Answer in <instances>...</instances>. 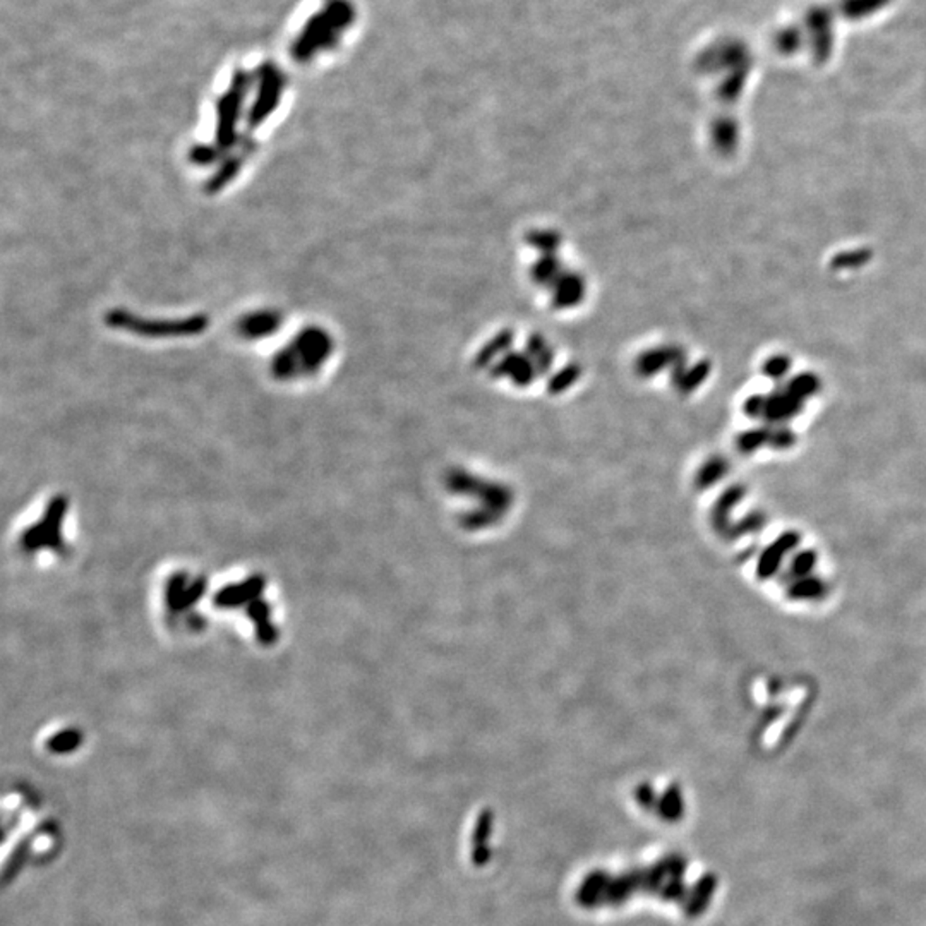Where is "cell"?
Here are the masks:
<instances>
[{
  "mask_svg": "<svg viewBox=\"0 0 926 926\" xmlns=\"http://www.w3.org/2000/svg\"><path fill=\"white\" fill-rule=\"evenodd\" d=\"M350 9L348 5H333L331 9H326L323 14L314 19V23H310L308 26V32L304 33V38H301V42L297 43V51L299 55H308L309 51H314L316 45H319L321 42H328L331 43V40L335 38V30L338 26H342V19H350Z\"/></svg>",
  "mask_w": 926,
  "mask_h": 926,
  "instance_id": "1",
  "label": "cell"
}]
</instances>
